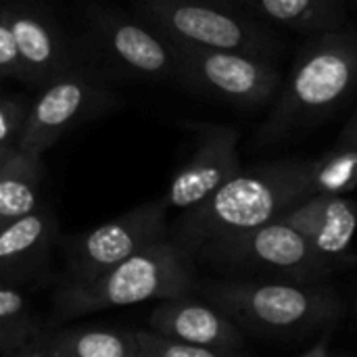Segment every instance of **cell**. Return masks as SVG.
Here are the masks:
<instances>
[{
    "label": "cell",
    "mask_w": 357,
    "mask_h": 357,
    "mask_svg": "<svg viewBox=\"0 0 357 357\" xmlns=\"http://www.w3.org/2000/svg\"><path fill=\"white\" fill-rule=\"evenodd\" d=\"M357 94V31L307 36L251 146L274 149L312 132Z\"/></svg>",
    "instance_id": "6da1fadb"
},
{
    "label": "cell",
    "mask_w": 357,
    "mask_h": 357,
    "mask_svg": "<svg viewBox=\"0 0 357 357\" xmlns=\"http://www.w3.org/2000/svg\"><path fill=\"white\" fill-rule=\"evenodd\" d=\"M314 192H318V159H268L243 167L205 201L184 209L169 236L192 255L213 238L274 222Z\"/></svg>",
    "instance_id": "7a4b0ae2"
},
{
    "label": "cell",
    "mask_w": 357,
    "mask_h": 357,
    "mask_svg": "<svg viewBox=\"0 0 357 357\" xmlns=\"http://www.w3.org/2000/svg\"><path fill=\"white\" fill-rule=\"evenodd\" d=\"M203 299L222 310L247 337L276 345H310L345 318V301L328 282L291 284L215 278L199 284Z\"/></svg>",
    "instance_id": "3957f363"
},
{
    "label": "cell",
    "mask_w": 357,
    "mask_h": 357,
    "mask_svg": "<svg viewBox=\"0 0 357 357\" xmlns=\"http://www.w3.org/2000/svg\"><path fill=\"white\" fill-rule=\"evenodd\" d=\"M199 284L195 257L165 236L90 280L63 282L54 312L59 320H73L102 310L186 297L197 293Z\"/></svg>",
    "instance_id": "277c9868"
},
{
    "label": "cell",
    "mask_w": 357,
    "mask_h": 357,
    "mask_svg": "<svg viewBox=\"0 0 357 357\" xmlns=\"http://www.w3.org/2000/svg\"><path fill=\"white\" fill-rule=\"evenodd\" d=\"M192 257L224 278L291 284L328 282L357 264L351 255L320 251L310 238L278 220L213 238L201 245Z\"/></svg>",
    "instance_id": "5b68a950"
},
{
    "label": "cell",
    "mask_w": 357,
    "mask_h": 357,
    "mask_svg": "<svg viewBox=\"0 0 357 357\" xmlns=\"http://www.w3.org/2000/svg\"><path fill=\"white\" fill-rule=\"evenodd\" d=\"M140 19L176 42L236 50L278 63L284 42L274 25L234 0H132Z\"/></svg>",
    "instance_id": "8992f818"
},
{
    "label": "cell",
    "mask_w": 357,
    "mask_h": 357,
    "mask_svg": "<svg viewBox=\"0 0 357 357\" xmlns=\"http://www.w3.org/2000/svg\"><path fill=\"white\" fill-rule=\"evenodd\" d=\"M172 42L180 56L182 88L243 111H259L274 102L284 79L274 61L236 50Z\"/></svg>",
    "instance_id": "52a82bcc"
},
{
    "label": "cell",
    "mask_w": 357,
    "mask_h": 357,
    "mask_svg": "<svg viewBox=\"0 0 357 357\" xmlns=\"http://www.w3.org/2000/svg\"><path fill=\"white\" fill-rule=\"evenodd\" d=\"M167 209L161 197L71 236L65 245L63 282L90 280L144 247L169 236Z\"/></svg>",
    "instance_id": "ba28073f"
},
{
    "label": "cell",
    "mask_w": 357,
    "mask_h": 357,
    "mask_svg": "<svg viewBox=\"0 0 357 357\" xmlns=\"http://www.w3.org/2000/svg\"><path fill=\"white\" fill-rule=\"evenodd\" d=\"M115 102H119V98L90 71H75L69 67L42 86V92L29 102L17 149L42 157L75 123L102 109H111Z\"/></svg>",
    "instance_id": "9c48e42d"
},
{
    "label": "cell",
    "mask_w": 357,
    "mask_h": 357,
    "mask_svg": "<svg viewBox=\"0 0 357 357\" xmlns=\"http://www.w3.org/2000/svg\"><path fill=\"white\" fill-rule=\"evenodd\" d=\"M92 27L98 44L130 75L182 86L180 56L174 42L138 15L128 17L123 13L96 8L92 13Z\"/></svg>",
    "instance_id": "30bf717a"
},
{
    "label": "cell",
    "mask_w": 357,
    "mask_h": 357,
    "mask_svg": "<svg viewBox=\"0 0 357 357\" xmlns=\"http://www.w3.org/2000/svg\"><path fill=\"white\" fill-rule=\"evenodd\" d=\"M241 132L224 123L197 126V142L188 161L174 174L167 192V207L190 209L213 195L222 184L243 169L238 151Z\"/></svg>",
    "instance_id": "8fae6325"
},
{
    "label": "cell",
    "mask_w": 357,
    "mask_h": 357,
    "mask_svg": "<svg viewBox=\"0 0 357 357\" xmlns=\"http://www.w3.org/2000/svg\"><path fill=\"white\" fill-rule=\"evenodd\" d=\"M149 328L182 343L207 347L222 357L249 356L247 335L207 299L192 295L161 299L149 314Z\"/></svg>",
    "instance_id": "7c38bea8"
},
{
    "label": "cell",
    "mask_w": 357,
    "mask_h": 357,
    "mask_svg": "<svg viewBox=\"0 0 357 357\" xmlns=\"http://www.w3.org/2000/svg\"><path fill=\"white\" fill-rule=\"evenodd\" d=\"M6 15L27 84L42 88L71 67L67 42L46 15L17 2L6 6Z\"/></svg>",
    "instance_id": "4fadbf2b"
},
{
    "label": "cell",
    "mask_w": 357,
    "mask_h": 357,
    "mask_svg": "<svg viewBox=\"0 0 357 357\" xmlns=\"http://www.w3.org/2000/svg\"><path fill=\"white\" fill-rule=\"evenodd\" d=\"M276 220L301 232L324 253L349 255L357 232V203L339 192H314Z\"/></svg>",
    "instance_id": "5bb4252c"
},
{
    "label": "cell",
    "mask_w": 357,
    "mask_h": 357,
    "mask_svg": "<svg viewBox=\"0 0 357 357\" xmlns=\"http://www.w3.org/2000/svg\"><path fill=\"white\" fill-rule=\"evenodd\" d=\"M8 357H138L134 331L111 326L38 328Z\"/></svg>",
    "instance_id": "9a60e30c"
},
{
    "label": "cell",
    "mask_w": 357,
    "mask_h": 357,
    "mask_svg": "<svg viewBox=\"0 0 357 357\" xmlns=\"http://www.w3.org/2000/svg\"><path fill=\"white\" fill-rule=\"evenodd\" d=\"M274 27L318 36L349 27L347 0H234Z\"/></svg>",
    "instance_id": "2e32d148"
},
{
    "label": "cell",
    "mask_w": 357,
    "mask_h": 357,
    "mask_svg": "<svg viewBox=\"0 0 357 357\" xmlns=\"http://www.w3.org/2000/svg\"><path fill=\"white\" fill-rule=\"evenodd\" d=\"M56 220L46 207H38L0 226V274L31 268L50 247Z\"/></svg>",
    "instance_id": "e0dca14e"
},
{
    "label": "cell",
    "mask_w": 357,
    "mask_h": 357,
    "mask_svg": "<svg viewBox=\"0 0 357 357\" xmlns=\"http://www.w3.org/2000/svg\"><path fill=\"white\" fill-rule=\"evenodd\" d=\"M44 176L42 157L13 151L0 165V226L31 213L40 203V184Z\"/></svg>",
    "instance_id": "ac0fdd59"
},
{
    "label": "cell",
    "mask_w": 357,
    "mask_h": 357,
    "mask_svg": "<svg viewBox=\"0 0 357 357\" xmlns=\"http://www.w3.org/2000/svg\"><path fill=\"white\" fill-rule=\"evenodd\" d=\"M38 328L40 326L27 314L25 297L17 289L0 284V356H10V351Z\"/></svg>",
    "instance_id": "d6986e66"
},
{
    "label": "cell",
    "mask_w": 357,
    "mask_h": 357,
    "mask_svg": "<svg viewBox=\"0 0 357 357\" xmlns=\"http://www.w3.org/2000/svg\"><path fill=\"white\" fill-rule=\"evenodd\" d=\"M134 337L138 345V357H222L213 349L182 343L153 328L134 331Z\"/></svg>",
    "instance_id": "ffe728a7"
},
{
    "label": "cell",
    "mask_w": 357,
    "mask_h": 357,
    "mask_svg": "<svg viewBox=\"0 0 357 357\" xmlns=\"http://www.w3.org/2000/svg\"><path fill=\"white\" fill-rule=\"evenodd\" d=\"M29 111L21 96H0V149H17L19 136Z\"/></svg>",
    "instance_id": "44dd1931"
},
{
    "label": "cell",
    "mask_w": 357,
    "mask_h": 357,
    "mask_svg": "<svg viewBox=\"0 0 357 357\" xmlns=\"http://www.w3.org/2000/svg\"><path fill=\"white\" fill-rule=\"evenodd\" d=\"M0 77H15V79L25 82L21 59L17 52L15 36H13L4 4H0Z\"/></svg>",
    "instance_id": "7402d4cb"
},
{
    "label": "cell",
    "mask_w": 357,
    "mask_h": 357,
    "mask_svg": "<svg viewBox=\"0 0 357 357\" xmlns=\"http://www.w3.org/2000/svg\"><path fill=\"white\" fill-rule=\"evenodd\" d=\"M331 151H357V109L356 113L347 119L341 134L337 136Z\"/></svg>",
    "instance_id": "603a6c76"
},
{
    "label": "cell",
    "mask_w": 357,
    "mask_h": 357,
    "mask_svg": "<svg viewBox=\"0 0 357 357\" xmlns=\"http://www.w3.org/2000/svg\"><path fill=\"white\" fill-rule=\"evenodd\" d=\"M13 151H17V149H0V165L8 159V155H10Z\"/></svg>",
    "instance_id": "cb8c5ba5"
}]
</instances>
